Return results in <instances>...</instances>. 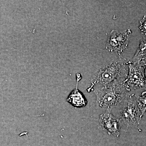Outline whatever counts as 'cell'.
I'll use <instances>...</instances> for the list:
<instances>
[{"label":"cell","mask_w":146,"mask_h":146,"mask_svg":"<svg viewBox=\"0 0 146 146\" xmlns=\"http://www.w3.org/2000/svg\"><path fill=\"white\" fill-rule=\"evenodd\" d=\"M126 78L116 80L106 85H98L92 89L96 95L97 105L101 108L112 110L121 104L131 91Z\"/></svg>","instance_id":"cell-1"},{"label":"cell","mask_w":146,"mask_h":146,"mask_svg":"<svg viewBox=\"0 0 146 146\" xmlns=\"http://www.w3.org/2000/svg\"><path fill=\"white\" fill-rule=\"evenodd\" d=\"M128 72L127 62L122 58L106 62L101 65L92 75L91 85L87 91H92L96 85H106L116 80L126 78Z\"/></svg>","instance_id":"cell-2"},{"label":"cell","mask_w":146,"mask_h":146,"mask_svg":"<svg viewBox=\"0 0 146 146\" xmlns=\"http://www.w3.org/2000/svg\"><path fill=\"white\" fill-rule=\"evenodd\" d=\"M120 118L122 122L127 127L138 128L143 115L134 94H128L121 104Z\"/></svg>","instance_id":"cell-3"},{"label":"cell","mask_w":146,"mask_h":146,"mask_svg":"<svg viewBox=\"0 0 146 146\" xmlns=\"http://www.w3.org/2000/svg\"><path fill=\"white\" fill-rule=\"evenodd\" d=\"M131 33L129 29L123 31L113 30L108 37L106 49L110 52H117L120 55L128 46Z\"/></svg>","instance_id":"cell-4"},{"label":"cell","mask_w":146,"mask_h":146,"mask_svg":"<svg viewBox=\"0 0 146 146\" xmlns=\"http://www.w3.org/2000/svg\"><path fill=\"white\" fill-rule=\"evenodd\" d=\"M127 65L128 72L125 82L129 89L146 90V77L144 65L133 63L131 60L128 61Z\"/></svg>","instance_id":"cell-5"},{"label":"cell","mask_w":146,"mask_h":146,"mask_svg":"<svg viewBox=\"0 0 146 146\" xmlns=\"http://www.w3.org/2000/svg\"><path fill=\"white\" fill-rule=\"evenodd\" d=\"M121 122L112 113V110H107L100 116L99 127L108 135L118 137L120 135Z\"/></svg>","instance_id":"cell-6"},{"label":"cell","mask_w":146,"mask_h":146,"mask_svg":"<svg viewBox=\"0 0 146 146\" xmlns=\"http://www.w3.org/2000/svg\"><path fill=\"white\" fill-rule=\"evenodd\" d=\"M76 86L75 89L72 90L66 99V101L76 108H82L87 104V101L82 92L78 88L79 82L81 80L82 76L79 73L76 75Z\"/></svg>","instance_id":"cell-7"},{"label":"cell","mask_w":146,"mask_h":146,"mask_svg":"<svg viewBox=\"0 0 146 146\" xmlns=\"http://www.w3.org/2000/svg\"><path fill=\"white\" fill-rule=\"evenodd\" d=\"M133 63L145 66L146 64V37L144 36L140 41L138 49L131 60Z\"/></svg>","instance_id":"cell-8"},{"label":"cell","mask_w":146,"mask_h":146,"mask_svg":"<svg viewBox=\"0 0 146 146\" xmlns=\"http://www.w3.org/2000/svg\"><path fill=\"white\" fill-rule=\"evenodd\" d=\"M138 106L142 115L146 112V91L143 92L141 96H136Z\"/></svg>","instance_id":"cell-9"},{"label":"cell","mask_w":146,"mask_h":146,"mask_svg":"<svg viewBox=\"0 0 146 146\" xmlns=\"http://www.w3.org/2000/svg\"><path fill=\"white\" fill-rule=\"evenodd\" d=\"M139 29L141 34L146 37V16L145 15L139 22Z\"/></svg>","instance_id":"cell-10"},{"label":"cell","mask_w":146,"mask_h":146,"mask_svg":"<svg viewBox=\"0 0 146 146\" xmlns=\"http://www.w3.org/2000/svg\"><path fill=\"white\" fill-rule=\"evenodd\" d=\"M144 69H145V75L146 77V64L145 65V66H144Z\"/></svg>","instance_id":"cell-11"}]
</instances>
